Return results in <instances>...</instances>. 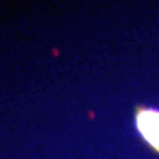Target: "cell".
<instances>
[{"mask_svg": "<svg viewBox=\"0 0 159 159\" xmlns=\"http://www.w3.org/2000/svg\"><path fill=\"white\" fill-rule=\"evenodd\" d=\"M135 129L142 141L159 155V107L137 106L134 111Z\"/></svg>", "mask_w": 159, "mask_h": 159, "instance_id": "1", "label": "cell"}]
</instances>
